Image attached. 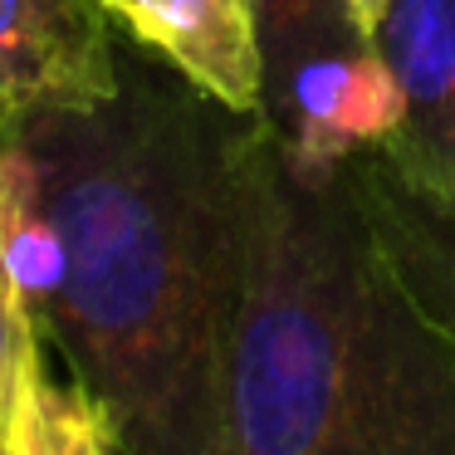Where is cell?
<instances>
[{
    "mask_svg": "<svg viewBox=\"0 0 455 455\" xmlns=\"http://www.w3.org/2000/svg\"><path fill=\"white\" fill-rule=\"evenodd\" d=\"M343 167L387 259L455 343V201L411 181L382 148L347 152Z\"/></svg>",
    "mask_w": 455,
    "mask_h": 455,
    "instance_id": "cell-7",
    "label": "cell"
},
{
    "mask_svg": "<svg viewBox=\"0 0 455 455\" xmlns=\"http://www.w3.org/2000/svg\"><path fill=\"white\" fill-rule=\"evenodd\" d=\"M44 347L20 363L0 455H128L113 406L74 372L69 382H54L44 372Z\"/></svg>",
    "mask_w": 455,
    "mask_h": 455,
    "instance_id": "cell-8",
    "label": "cell"
},
{
    "mask_svg": "<svg viewBox=\"0 0 455 455\" xmlns=\"http://www.w3.org/2000/svg\"><path fill=\"white\" fill-rule=\"evenodd\" d=\"M44 347L40 318L30 314L25 294L15 289L11 269L0 259V441H5V416H11V396H15V377H20V363Z\"/></svg>",
    "mask_w": 455,
    "mask_h": 455,
    "instance_id": "cell-9",
    "label": "cell"
},
{
    "mask_svg": "<svg viewBox=\"0 0 455 455\" xmlns=\"http://www.w3.org/2000/svg\"><path fill=\"white\" fill-rule=\"evenodd\" d=\"M392 5V0H347V11H353V20L363 25L367 35L377 30V20H382V11Z\"/></svg>",
    "mask_w": 455,
    "mask_h": 455,
    "instance_id": "cell-10",
    "label": "cell"
},
{
    "mask_svg": "<svg viewBox=\"0 0 455 455\" xmlns=\"http://www.w3.org/2000/svg\"><path fill=\"white\" fill-rule=\"evenodd\" d=\"M265 50V123L294 152L338 162L382 148L396 84L347 0H250Z\"/></svg>",
    "mask_w": 455,
    "mask_h": 455,
    "instance_id": "cell-3",
    "label": "cell"
},
{
    "mask_svg": "<svg viewBox=\"0 0 455 455\" xmlns=\"http://www.w3.org/2000/svg\"><path fill=\"white\" fill-rule=\"evenodd\" d=\"M255 113L118 44V89L25 118L64 250L40 333L113 406L128 455H226Z\"/></svg>",
    "mask_w": 455,
    "mask_h": 455,
    "instance_id": "cell-1",
    "label": "cell"
},
{
    "mask_svg": "<svg viewBox=\"0 0 455 455\" xmlns=\"http://www.w3.org/2000/svg\"><path fill=\"white\" fill-rule=\"evenodd\" d=\"M132 44L167 60L201 93L265 118V50L250 0H103Z\"/></svg>",
    "mask_w": 455,
    "mask_h": 455,
    "instance_id": "cell-6",
    "label": "cell"
},
{
    "mask_svg": "<svg viewBox=\"0 0 455 455\" xmlns=\"http://www.w3.org/2000/svg\"><path fill=\"white\" fill-rule=\"evenodd\" d=\"M118 44L103 0H0V132L113 93Z\"/></svg>",
    "mask_w": 455,
    "mask_h": 455,
    "instance_id": "cell-4",
    "label": "cell"
},
{
    "mask_svg": "<svg viewBox=\"0 0 455 455\" xmlns=\"http://www.w3.org/2000/svg\"><path fill=\"white\" fill-rule=\"evenodd\" d=\"M226 455H455V343L387 259L343 157L250 142Z\"/></svg>",
    "mask_w": 455,
    "mask_h": 455,
    "instance_id": "cell-2",
    "label": "cell"
},
{
    "mask_svg": "<svg viewBox=\"0 0 455 455\" xmlns=\"http://www.w3.org/2000/svg\"><path fill=\"white\" fill-rule=\"evenodd\" d=\"M372 40L402 103L382 152L455 201V0H392Z\"/></svg>",
    "mask_w": 455,
    "mask_h": 455,
    "instance_id": "cell-5",
    "label": "cell"
}]
</instances>
